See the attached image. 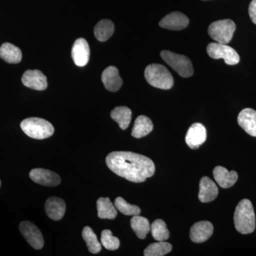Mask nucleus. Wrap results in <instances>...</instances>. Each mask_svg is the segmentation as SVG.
I'll list each match as a JSON object with an SVG mask.
<instances>
[{
  "instance_id": "18",
  "label": "nucleus",
  "mask_w": 256,
  "mask_h": 256,
  "mask_svg": "<svg viewBox=\"0 0 256 256\" xmlns=\"http://www.w3.org/2000/svg\"><path fill=\"white\" fill-rule=\"evenodd\" d=\"M238 124L250 136L256 137V111L245 108L238 116Z\"/></svg>"
},
{
  "instance_id": "7",
  "label": "nucleus",
  "mask_w": 256,
  "mask_h": 256,
  "mask_svg": "<svg viewBox=\"0 0 256 256\" xmlns=\"http://www.w3.org/2000/svg\"><path fill=\"white\" fill-rule=\"evenodd\" d=\"M207 53L213 60L223 58L228 65H236L240 62V56L236 50L227 44L210 43L207 46Z\"/></svg>"
},
{
  "instance_id": "8",
  "label": "nucleus",
  "mask_w": 256,
  "mask_h": 256,
  "mask_svg": "<svg viewBox=\"0 0 256 256\" xmlns=\"http://www.w3.org/2000/svg\"><path fill=\"white\" fill-rule=\"evenodd\" d=\"M20 230L26 242L36 250H40L44 245L43 235L34 224L30 222L20 224Z\"/></svg>"
},
{
  "instance_id": "10",
  "label": "nucleus",
  "mask_w": 256,
  "mask_h": 256,
  "mask_svg": "<svg viewBox=\"0 0 256 256\" xmlns=\"http://www.w3.org/2000/svg\"><path fill=\"white\" fill-rule=\"evenodd\" d=\"M190 24V20L186 15L180 12H174L165 16L159 25L162 28L173 31H180L186 28Z\"/></svg>"
},
{
  "instance_id": "1",
  "label": "nucleus",
  "mask_w": 256,
  "mask_h": 256,
  "mask_svg": "<svg viewBox=\"0 0 256 256\" xmlns=\"http://www.w3.org/2000/svg\"><path fill=\"white\" fill-rule=\"evenodd\" d=\"M106 162L114 174L132 182H143L156 172L152 160L131 152H114L107 156Z\"/></svg>"
},
{
  "instance_id": "23",
  "label": "nucleus",
  "mask_w": 256,
  "mask_h": 256,
  "mask_svg": "<svg viewBox=\"0 0 256 256\" xmlns=\"http://www.w3.org/2000/svg\"><path fill=\"white\" fill-rule=\"evenodd\" d=\"M110 116L112 120L118 122L121 129L126 130L130 124L132 111L126 106H119L112 110Z\"/></svg>"
},
{
  "instance_id": "25",
  "label": "nucleus",
  "mask_w": 256,
  "mask_h": 256,
  "mask_svg": "<svg viewBox=\"0 0 256 256\" xmlns=\"http://www.w3.org/2000/svg\"><path fill=\"white\" fill-rule=\"evenodd\" d=\"M130 225L133 232L140 239L146 238V234L151 230V225L148 218L139 215L133 216Z\"/></svg>"
},
{
  "instance_id": "6",
  "label": "nucleus",
  "mask_w": 256,
  "mask_h": 256,
  "mask_svg": "<svg viewBox=\"0 0 256 256\" xmlns=\"http://www.w3.org/2000/svg\"><path fill=\"white\" fill-rule=\"evenodd\" d=\"M236 28V26L232 20H218L210 24L208 33L217 43L228 44L233 38Z\"/></svg>"
},
{
  "instance_id": "5",
  "label": "nucleus",
  "mask_w": 256,
  "mask_h": 256,
  "mask_svg": "<svg viewBox=\"0 0 256 256\" xmlns=\"http://www.w3.org/2000/svg\"><path fill=\"white\" fill-rule=\"evenodd\" d=\"M160 56L170 66L183 78L191 77L194 74L191 60L184 55L178 54L170 50H162Z\"/></svg>"
},
{
  "instance_id": "27",
  "label": "nucleus",
  "mask_w": 256,
  "mask_h": 256,
  "mask_svg": "<svg viewBox=\"0 0 256 256\" xmlns=\"http://www.w3.org/2000/svg\"><path fill=\"white\" fill-rule=\"evenodd\" d=\"M172 250V246L169 242H159L152 244L144 250L146 256H163L169 254Z\"/></svg>"
},
{
  "instance_id": "22",
  "label": "nucleus",
  "mask_w": 256,
  "mask_h": 256,
  "mask_svg": "<svg viewBox=\"0 0 256 256\" xmlns=\"http://www.w3.org/2000/svg\"><path fill=\"white\" fill-rule=\"evenodd\" d=\"M98 216L102 220H114L118 212L110 198H99L97 201Z\"/></svg>"
},
{
  "instance_id": "11",
  "label": "nucleus",
  "mask_w": 256,
  "mask_h": 256,
  "mask_svg": "<svg viewBox=\"0 0 256 256\" xmlns=\"http://www.w3.org/2000/svg\"><path fill=\"white\" fill-rule=\"evenodd\" d=\"M206 140V130L204 124L197 122L192 124L186 133V143L191 149H198Z\"/></svg>"
},
{
  "instance_id": "3",
  "label": "nucleus",
  "mask_w": 256,
  "mask_h": 256,
  "mask_svg": "<svg viewBox=\"0 0 256 256\" xmlns=\"http://www.w3.org/2000/svg\"><path fill=\"white\" fill-rule=\"evenodd\" d=\"M144 77L152 86L162 90H169L174 86L172 75L164 66L152 64L144 70Z\"/></svg>"
},
{
  "instance_id": "28",
  "label": "nucleus",
  "mask_w": 256,
  "mask_h": 256,
  "mask_svg": "<svg viewBox=\"0 0 256 256\" xmlns=\"http://www.w3.org/2000/svg\"><path fill=\"white\" fill-rule=\"evenodd\" d=\"M153 238L158 242H165L170 238V232L164 220H156L151 225Z\"/></svg>"
},
{
  "instance_id": "20",
  "label": "nucleus",
  "mask_w": 256,
  "mask_h": 256,
  "mask_svg": "<svg viewBox=\"0 0 256 256\" xmlns=\"http://www.w3.org/2000/svg\"><path fill=\"white\" fill-rule=\"evenodd\" d=\"M0 58L10 64L20 63L22 58L20 48L12 44L4 43L0 47Z\"/></svg>"
},
{
  "instance_id": "17",
  "label": "nucleus",
  "mask_w": 256,
  "mask_h": 256,
  "mask_svg": "<svg viewBox=\"0 0 256 256\" xmlns=\"http://www.w3.org/2000/svg\"><path fill=\"white\" fill-rule=\"evenodd\" d=\"M216 182L224 188H228L233 186L238 180V174L236 172H229L228 170L222 166H216L213 171Z\"/></svg>"
},
{
  "instance_id": "9",
  "label": "nucleus",
  "mask_w": 256,
  "mask_h": 256,
  "mask_svg": "<svg viewBox=\"0 0 256 256\" xmlns=\"http://www.w3.org/2000/svg\"><path fill=\"white\" fill-rule=\"evenodd\" d=\"M30 178L34 182L46 186H58L62 181L56 173L41 168L32 170L30 173Z\"/></svg>"
},
{
  "instance_id": "15",
  "label": "nucleus",
  "mask_w": 256,
  "mask_h": 256,
  "mask_svg": "<svg viewBox=\"0 0 256 256\" xmlns=\"http://www.w3.org/2000/svg\"><path fill=\"white\" fill-rule=\"evenodd\" d=\"M101 80L106 88L110 92H118L122 85V80L120 76L118 70L112 66L104 70Z\"/></svg>"
},
{
  "instance_id": "13",
  "label": "nucleus",
  "mask_w": 256,
  "mask_h": 256,
  "mask_svg": "<svg viewBox=\"0 0 256 256\" xmlns=\"http://www.w3.org/2000/svg\"><path fill=\"white\" fill-rule=\"evenodd\" d=\"M72 55L76 65L80 67L86 65L90 58V47L85 38H79L76 40Z\"/></svg>"
},
{
  "instance_id": "21",
  "label": "nucleus",
  "mask_w": 256,
  "mask_h": 256,
  "mask_svg": "<svg viewBox=\"0 0 256 256\" xmlns=\"http://www.w3.org/2000/svg\"><path fill=\"white\" fill-rule=\"evenodd\" d=\"M152 130L153 124L151 120L146 116H140L134 121L131 134L132 137L139 139L146 137Z\"/></svg>"
},
{
  "instance_id": "32",
  "label": "nucleus",
  "mask_w": 256,
  "mask_h": 256,
  "mask_svg": "<svg viewBox=\"0 0 256 256\" xmlns=\"http://www.w3.org/2000/svg\"><path fill=\"white\" fill-rule=\"evenodd\" d=\"M0 186H1V182H0Z\"/></svg>"
},
{
  "instance_id": "31",
  "label": "nucleus",
  "mask_w": 256,
  "mask_h": 256,
  "mask_svg": "<svg viewBox=\"0 0 256 256\" xmlns=\"http://www.w3.org/2000/svg\"><path fill=\"white\" fill-rule=\"evenodd\" d=\"M249 16L252 22L256 24V0H252L248 8Z\"/></svg>"
},
{
  "instance_id": "2",
  "label": "nucleus",
  "mask_w": 256,
  "mask_h": 256,
  "mask_svg": "<svg viewBox=\"0 0 256 256\" xmlns=\"http://www.w3.org/2000/svg\"><path fill=\"white\" fill-rule=\"evenodd\" d=\"M234 224L242 234H252L256 229V215L254 206L248 200L239 202L234 213Z\"/></svg>"
},
{
  "instance_id": "16",
  "label": "nucleus",
  "mask_w": 256,
  "mask_h": 256,
  "mask_svg": "<svg viewBox=\"0 0 256 256\" xmlns=\"http://www.w3.org/2000/svg\"><path fill=\"white\" fill-rule=\"evenodd\" d=\"M218 188L216 184L208 176L202 178L200 183L198 200L202 203L214 201L218 196Z\"/></svg>"
},
{
  "instance_id": "4",
  "label": "nucleus",
  "mask_w": 256,
  "mask_h": 256,
  "mask_svg": "<svg viewBox=\"0 0 256 256\" xmlns=\"http://www.w3.org/2000/svg\"><path fill=\"white\" fill-rule=\"evenodd\" d=\"M22 130L28 136L36 140L46 139L53 136L54 128L46 120L40 118H30L21 122Z\"/></svg>"
},
{
  "instance_id": "12",
  "label": "nucleus",
  "mask_w": 256,
  "mask_h": 256,
  "mask_svg": "<svg viewBox=\"0 0 256 256\" xmlns=\"http://www.w3.org/2000/svg\"><path fill=\"white\" fill-rule=\"evenodd\" d=\"M22 82L25 86L36 90H46V77L38 70H28L23 74Z\"/></svg>"
},
{
  "instance_id": "19",
  "label": "nucleus",
  "mask_w": 256,
  "mask_h": 256,
  "mask_svg": "<svg viewBox=\"0 0 256 256\" xmlns=\"http://www.w3.org/2000/svg\"><path fill=\"white\" fill-rule=\"evenodd\" d=\"M66 203L58 197H50L45 204V210L50 220H60L66 212Z\"/></svg>"
},
{
  "instance_id": "14",
  "label": "nucleus",
  "mask_w": 256,
  "mask_h": 256,
  "mask_svg": "<svg viewBox=\"0 0 256 256\" xmlns=\"http://www.w3.org/2000/svg\"><path fill=\"white\" fill-rule=\"evenodd\" d=\"M214 232L213 224L203 220L194 224L190 230V238L194 242L201 244L206 242Z\"/></svg>"
},
{
  "instance_id": "30",
  "label": "nucleus",
  "mask_w": 256,
  "mask_h": 256,
  "mask_svg": "<svg viewBox=\"0 0 256 256\" xmlns=\"http://www.w3.org/2000/svg\"><path fill=\"white\" fill-rule=\"evenodd\" d=\"M101 244L108 250H116L118 249L120 242L117 237L114 236L110 230L106 229L101 233Z\"/></svg>"
},
{
  "instance_id": "24",
  "label": "nucleus",
  "mask_w": 256,
  "mask_h": 256,
  "mask_svg": "<svg viewBox=\"0 0 256 256\" xmlns=\"http://www.w3.org/2000/svg\"><path fill=\"white\" fill-rule=\"evenodd\" d=\"M114 24L109 20H102L96 25L94 34L98 41L106 42L114 34Z\"/></svg>"
},
{
  "instance_id": "29",
  "label": "nucleus",
  "mask_w": 256,
  "mask_h": 256,
  "mask_svg": "<svg viewBox=\"0 0 256 256\" xmlns=\"http://www.w3.org/2000/svg\"><path fill=\"white\" fill-rule=\"evenodd\" d=\"M114 206L120 213L126 216L139 215L141 212L139 206L130 204L122 197H118L114 200Z\"/></svg>"
},
{
  "instance_id": "26",
  "label": "nucleus",
  "mask_w": 256,
  "mask_h": 256,
  "mask_svg": "<svg viewBox=\"0 0 256 256\" xmlns=\"http://www.w3.org/2000/svg\"><path fill=\"white\" fill-rule=\"evenodd\" d=\"M82 236L86 242L88 248L92 254H98L100 252L101 244L98 240L97 236L94 233L92 229L89 226H86L82 232Z\"/></svg>"
}]
</instances>
